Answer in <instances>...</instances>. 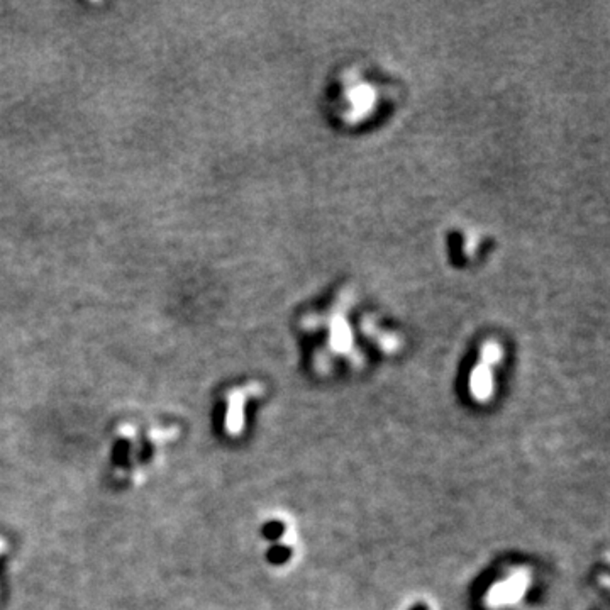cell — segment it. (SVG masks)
<instances>
[{
  "label": "cell",
  "instance_id": "obj_2",
  "mask_svg": "<svg viewBox=\"0 0 610 610\" xmlns=\"http://www.w3.org/2000/svg\"><path fill=\"white\" fill-rule=\"evenodd\" d=\"M502 360V350L497 342H485L480 352V361L469 373V393L478 404L492 400L495 390L494 366Z\"/></svg>",
  "mask_w": 610,
  "mask_h": 610
},
{
  "label": "cell",
  "instance_id": "obj_1",
  "mask_svg": "<svg viewBox=\"0 0 610 610\" xmlns=\"http://www.w3.org/2000/svg\"><path fill=\"white\" fill-rule=\"evenodd\" d=\"M531 581L532 575L529 568L517 566L509 569L504 576L497 578L492 583L490 589L485 591V596H483V604L492 610L517 605L524 599V595L527 594Z\"/></svg>",
  "mask_w": 610,
  "mask_h": 610
},
{
  "label": "cell",
  "instance_id": "obj_3",
  "mask_svg": "<svg viewBox=\"0 0 610 610\" xmlns=\"http://www.w3.org/2000/svg\"><path fill=\"white\" fill-rule=\"evenodd\" d=\"M260 390V385H251L250 388H243V390H238L233 393V397H230L229 400V415H228V422L229 427L233 429V431H238V429H241L243 424V405L246 404V397L248 393Z\"/></svg>",
  "mask_w": 610,
  "mask_h": 610
}]
</instances>
